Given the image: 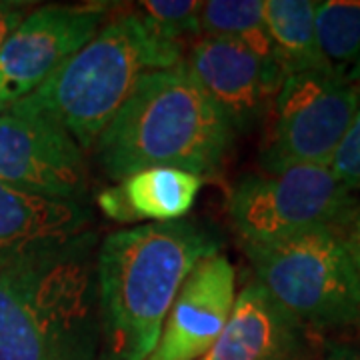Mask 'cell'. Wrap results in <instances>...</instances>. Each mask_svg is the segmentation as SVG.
Instances as JSON below:
<instances>
[{
    "instance_id": "2",
    "label": "cell",
    "mask_w": 360,
    "mask_h": 360,
    "mask_svg": "<svg viewBox=\"0 0 360 360\" xmlns=\"http://www.w3.org/2000/svg\"><path fill=\"white\" fill-rule=\"evenodd\" d=\"M96 234L0 270V360H96Z\"/></svg>"
},
{
    "instance_id": "11",
    "label": "cell",
    "mask_w": 360,
    "mask_h": 360,
    "mask_svg": "<svg viewBox=\"0 0 360 360\" xmlns=\"http://www.w3.org/2000/svg\"><path fill=\"white\" fill-rule=\"evenodd\" d=\"M236 298L231 260L214 252L200 260L168 310L155 350L146 360H200L226 326Z\"/></svg>"
},
{
    "instance_id": "17",
    "label": "cell",
    "mask_w": 360,
    "mask_h": 360,
    "mask_svg": "<svg viewBox=\"0 0 360 360\" xmlns=\"http://www.w3.org/2000/svg\"><path fill=\"white\" fill-rule=\"evenodd\" d=\"M316 44L336 72H360V0H322L314 13Z\"/></svg>"
},
{
    "instance_id": "1",
    "label": "cell",
    "mask_w": 360,
    "mask_h": 360,
    "mask_svg": "<svg viewBox=\"0 0 360 360\" xmlns=\"http://www.w3.org/2000/svg\"><path fill=\"white\" fill-rule=\"evenodd\" d=\"M193 220L139 224L112 232L96 250L101 326L115 360H146L174 298L194 266L219 252Z\"/></svg>"
},
{
    "instance_id": "6",
    "label": "cell",
    "mask_w": 360,
    "mask_h": 360,
    "mask_svg": "<svg viewBox=\"0 0 360 360\" xmlns=\"http://www.w3.org/2000/svg\"><path fill=\"white\" fill-rule=\"evenodd\" d=\"M359 206L328 167H288L250 174L229 194L240 245H269L319 229L342 231Z\"/></svg>"
},
{
    "instance_id": "16",
    "label": "cell",
    "mask_w": 360,
    "mask_h": 360,
    "mask_svg": "<svg viewBox=\"0 0 360 360\" xmlns=\"http://www.w3.org/2000/svg\"><path fill=\"white\" fill-rule=\"evenodd\" d=\"M202 37L232 40L258 56L274 60V49L264 25L262 0H208L200 11ZM278 65V63H276ZM281 66V65H278Z\"/></svg>"
},
{
    "instance_id": "9",
    "label": "cell",
    "mask_w": 360,
    "mask_h": 360,
    "mask_svg": "<svg viewBox=\"0 0 360 360\" xmlns=\"http://www.w3.org/2000/svg\"><path fill=\"white\" fill-rule=\"evenodd\" d=\"M82 148L44 116L0 110V182L51 200L80 202L86 193Z\"/></svg>"
},
{
    "instance_id": "10",
    "label": "cell",
    "mask_w": 360,
    "mask_h": 360,
    "mask_svg": "<svg viewBox=\"0 0 360 360\" xmlns=\"http://www.w3.org/2000/svg\"><path fill=\"white\" fill-rule=\"evenodd\" d=\"M182 65L234 132L250 130L269 110L283 86V68L232 40L200 37Z\"/></svg>"
},
{
    "instance_id": "19",
    "label": "cell",
    "mask_w": 360,
    "mask_h": 360,
    "mask_svg": "<svg viewBox=\"0 0 360 360\" xmlns=\"http://www.w3.org/2000/svg\"><path fill=\"white\" fill-rule=\"evenodd\" d=\"M328 168L350 193L360 191V96L352 122L348 127L345 139L338 144Z\"/></svg>"
},
{
    "instance_id": "18",
    "label": "cell",
    "mask_w": 360,
    "mask_h": 360,
    "mask_svg": "<svg viewBox=\"0 0 360 360\" xmlns=\"http://www.w3.org/2000/svg\"><path fill=\"white\" fill-rule=\"evenodd\" d=\"M136 11L162 37L179 44H182L184 39L202 37L200 30L202 2L198 0H142L139 2Z\"/></svg>"
},
{
    "instance_id": "20",
    "label": "cell",
    "mask_w": 360,
    "mask_h": 360,
    "mask_svg": "<svg viewBox=\"0 0 360 360\" xmlns=\"http://www.w3.org/2000/svg\"><path fill=\"white\" fill-rule=\"evenodd\" d=\"M28 11V4L25 2H6L0 0V49L4 44V40L13 34V30L16 26L25 20Z\"/></svg>"
},
{
    "instance_id": "12",
    "label": "cell",
    "mask_w": 360,
    "mask_h": 360,
    "mask_svg": "<svg viewBox=\"0 0 360 360\" xmlns=\"http://www.w3.org/2000/svg\"><path fill=\"white\" fill-rule=\"evenodd\" d=\"M300 326L260 284H246L234 298L226 326L200 360H295Z\"/></svg>"
},
{
    "instance_id": "22",
    "label": "cell",
    "mask_w": 360,
    "mask_h": 360,
    "mask_svg": "<svg viewBox=\"0 0 360 360\" xmlns=\"http://www.w3.org/2000/svg\"><path fill=\"white\" fill-rule=\"evenodd\" d=\"M316 360H360V354L352 350H333Z\"/></svg>"
},
{
    "instance_id": "5",
    "label": "cell",
    "mask_w": 360,
    "mask_h": 360,
    "mask_svg": "<svg viewBox=\"0 0 360 360\" xmlns=\"http://www.w3.org/2000/svg\"><path fill=\"white\" fill-rule=\"evenodd\" d=\"M243 250L255 283L300 324L326 328L360 319V276L340 231L319 229Z\"/></svg>"
},
{
    "instance_id": "4",
    "label": "cell",
    "mask_w": 360,
    "mask_h": 360,
    "mask_svg": "<svg viewBox=\"0 0 360 360\" xmlns=\"http://www.w3.org/2000/svg\"><path fill=\"white\" fill-rule=\"evenodd\" d=\"M182 58V44L129 11L106 20L89 44L13 106L49 118L89 150L142 78L174 68Z\"/></svg>"
},
{
    "instance_id": "7",
    "label": "cell",
    "mask_w": 360,
    "mask_h": 360,
    "mask_svg": "<svg viewBox=\"0 0 360 360\" xmlns=\"http://www.w3.org/2000/svg\"><path fill=\"white\" fill-rule=\"evenodd\" d=\"M360 96V72L330 68L284 77L269 110L262 167H328L345 139Z\"/></svg>"
},
{
    "instance_id": "21",
    "label": "cell",
    "mask_w": 360,
    "mask_h": 360,
    "mask_svg": "<svg viewBox=\"0 0 360 360\" xmlns=\"http://www.w3.org/2000/svg\"><path fill=\"white\" fill-rule=\"evenodd\" d=\"M342 234H345L350 257L354 260V266H356V272H359L360 276V208L354 210V214L350 217L347 226L342 229Z\"/></svg>"
},
{
    "instance_id": "8",
    "label": "cell",
    "mask_w": 360,
    "mask_h": 360,
    "mask_svg": "<svg viewBox=\"0 0 360 360\" xmlns=\"http://www.w3.org/2000/svg\"><path fill=\"white\" fill-rule=\"evenodd\" d=\"M106 4H49L26 14L0 49V110L42 86L96 37Z\"/></svg>"
},
{
    "instance_id": "13",
    "label": "cell",
    "mask_w": 360,
    "mask_h": 360,
    "mask_svg": "<svg viewBox=\"0 0 360 360\" xmlns=\"http://www.w3.org/2000/svg\"><path fill=\"white\" fill-rule=\"evenodd\" d=\"M89 222L80 202L51 200L0 182V270L89 232Z\"/></svg>"
},
{
    "instance_id": "15",
    "label": "cell",
    "mask_w": 360,
    "mask_h": 360,
    "mask_svg": "<svg viewBox=\"0 0 360 360\" xmlns=\"http://www.w3.org/2000/svg\"><path fill=\"white\" fill-rule=\"evenodd\" d=\"M314 0H262L264 25L283 72L328 68L322 60L314 30Z\"/></svg>"
},
{
    "instance_id": "3",
    "label": "cell",
    "mask_w": 360,
    "mask_h": 360,
    "mask_svg": "<svg viewBox=\"0 0 360 360\" xmlns=\"http://www.w3.org/2000/svg\"><path fill=\"white\" fill-rule=\"evenodd\" d=\"M234 136L180 63L142 78L92 148L115 182L146 168H180L205 180L222 168Z\"/></svg>"
},
{
    "instance_id": "14",
    "label": "cell",
    "mask_w": 360,
    "mask_h": 360,
    "mask_svg": "<svg viewBox=\"0 0 360 360\" xmlns=\"http://www.w3.org/2000/svg\"><path fill=\"white\" fill-rule=\"evenodd\" d=\"M202 182L188 170L146 168L104 188L96 202L104 217L116 222H174L191 212Z\"/></svg>"
}]
</instances>
